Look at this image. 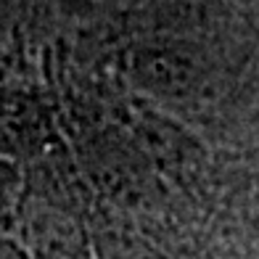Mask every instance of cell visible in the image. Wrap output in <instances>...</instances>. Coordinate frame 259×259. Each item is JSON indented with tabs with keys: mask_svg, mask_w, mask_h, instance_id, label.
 <instances>
[{
	"mask_svg": "<svg viewBox=\"0 0 259 259\" xmlns=\"http://www.w3.org/2000/svg\"><path fill=\"white\" fill-rule=\"evenodd\" d=\"M11 198V167L0 164V209L8 204Z\"/></svg>",
	"mask_w": 259,
	"mask_h": 259,
	"instance_id": "1",
	"label": "cell"
}]
</instances>
